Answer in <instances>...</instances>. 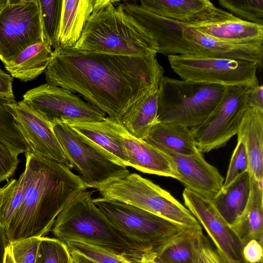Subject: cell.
<instances>
[{
  "label": "cell",
  "mask_w": 263,
  "mask_h": 263,
  "mask_svg": "<svg viewBox=\"0 0 263 263\" xmlns=\"http://www.w3.org/2000/svg\"><path fill=\"white\" fill-rule=\"evenodd\" d=\"M243 260L248 263H260L262 261V244L255 239L249 241L242 248Z\"/></svg>",
  "instance_id": "cell-39"
},
{
  "label": "cell",
  "mask_w": 263,
  "mask_h": 263,
  "mask_svg": "<svg viewBox=\"0 0 263 263\" xmlns=\"http://www.w3.org/2000/svg\"><path fill=\"white\" fill-rule=\"evenodd\" d=\"M183 35L195 49L196 55L250 61L256 63L258 68H262L263 42L232 43L208 36L189 26L184 28Z\"/></svg>",
  "instance_id": "cell-19"
},
{
  "label": "cell",
  "mask_w": 263,
  "mask_h": 263,
  "mask_svg": "<svg viewBox=\"0 0 263 263\" xmlns=\"http://www.w3.org/2000/svg\"><path fill=\"white\" fill-rule=\"evenodd\" d=\"M202 230L184 228L167 238L153 250L164 263H197Z\"/></svg>",
  "instance_id": "cell-26"
},
{
  "label": "cell",
  "mask_w": 263,
  "mask_h": 263,
  "mask_svg": "<svg viewBox=\"0 0 263 263\" xmlns=\"http://www.w3.org/2000/svg\"><path fill=\"white\" fill-rule=\"evenodd\" d=\"M199 258L202 263H226L208 239H204L200 243Z\"/></svg>",
  "instance_id": "cell-40"
},
{
  "label": "cell",
  "mask_w": 263,
  "mask_h": 263,
  "mask_svg": "<svg viewBox=\"0 0 263 263\" xmlns=\"http://www.w3.org/2000/svg\"><path fill=\"white\" fill-rule=\"evenodd\" d=\"M156 55L129 57L57 47L44 71L45 80L79 93L120 123L134 102L159 88L164 71Z\"/></svg>",
  "instance_id": "cell-1"
},
{
  "label": "cell",
  "mask_w": 263,
  "mask_h": 263,
  "mask_svg": "<svg viewBox=\"0 0 263 263\" xmlns=\"http://www.w3.org/2000/svg\"><path fill=\"white\" fill-rule=\"evenodd\" d=\"M4 263H15L11 253L9 245L6 248Z\"/></svg>",
  "instance_id": "cell-46"
},
{
  "label": "cell",
  "mask_w": 263,
  "mask_h": 263,
  "mask_svg": "<svg viewBox=\"0 0 263 263\" xmlns=\"http://www.w3.org/2000/svg\"><path fill=\"white\" fill-rule=\"evenodd\" d=\"M144 140L161 151L168 150L184 155L201 153L190 128L177 124L158 122Z\"/></svg>",
  "instance_id": "cell-25"
},
{
  "label": "cell",
  "mask_w": 263,
  "mask_h": 263,
  "mask_svg": "<svg viewBox=\"0 0 263 263\" xmlns=\"http://www.w3.org/2000/svg\"><path fill=\"white\" fill-rule=\"evenodd\" d=\"M119 4L153 36L158 45L157 53L167 56L197 54L193 46L183 35L186 24L153 13L137 3L120 1Z\"/></svg>",
  "instance_id": "cell-15"
},
{
  "label": "cell",
  "mask_w": 263,
  "mask_h": 263,
  "mask_svg": "<svg viewBox=\"0 0 263 263\" xmlns=\"http://www.w3.org/2000/svg\"><path fill=\"white\" fill-rule=\"evenodd\" d=\"M140 6L162 17L188 26L223 21L235 18L217 8L209 0H141Z\"/></svg>",
  "instance_id": "cell-16"
},
{
  "label": "cell",
  "mask_w": 263,
  "mask_h": 263,
  "mask_svg": "<svg viewBox=\"0 0 263 263\" xmlns=\"http://www.w3.org/2000/svg\"><path fill=\"white\" fill-rule=\"evenodd\" d=\"M23 101L51 125L95 122L106 117L103 111L63 87L47 83L28 90Z\"/></svg>",
  "instance_id": "cell-12"
},
{
  "label": "cell",
  "mask_w": 263,
  "mask_h": 263,
  "mask_svg": "<svg viewBox=\"0 0 263 263\" xmlns=\"http://www.w3.org/2000/svg\"><path fill=\"white\" fill-rule=\"evenodd\" d=\"M24 196L21 180L11 179L0 188V222L5 230L19 210Z\"/></svg>",
  "instance_id": "cell-31"
},
{
  "label": "cell",
  "mask_w": 263,
  "mask_h": 263,
  "mask_svg": "<svg viewBox=\"0 0 263 263\" xmlns=\"http://www.w3.org/2000/svg\"><path fill=\"white\" fill-rule=\"evenodd\" d=\"M212 37L235 44L263 42V25L238 18L188 26Z\"/></svg>",
  "instance_id": "cell-22"
},
{
  "label": "cell",
  "mask_w": 263,
  "mask_h": 263,
  "mask_svg": "<svg viewBox=\"0 0 263 263\" xmlns=\"http://www.w3.org/2000/svg\"><path fill=\"white\" fill-rule=\"evenodd\" d=\"M182 196L185 205L206 231L223 260L226 263H242V247L212 200L187 188Z\"/></svg>",
  "instance_id": "cell-13"
},
{
  "label": "cell",
  "mask_w": 263,
  "mask_h": 263,
  "mask_svg": "<svg viewBox=\"0 0 263 263\" xmlns=\"http://www.w3.org/2000/svg\"><path fill=\"white\" fill-rule=\"evenodd\" d=\"M45 39L54 49L61 18L62 0H40Z\"/></svg>",
  "instance_id": "cell-34"
},
{
  "label": "cell",
  "mask_w": 263,
  "mask_h": 263,
  "mask_svg": "<svg viewBox=\"0 0 263 263\" xmlns=\"http://www.w3.org/2000/svg\"><path fill=\"white\" fill-rule=\"evenodd\" d=\"M120 1L96 0L74 49L117 55L156 54L158 45L149 31L120 6Z\"/></svg>",
  "instance_id": "cell-3"
},
{
  "label": "cell",
  "mask_w": 263,
  "mask_h": 263,
  "mask_svg": "<svg viewBox=\"0 0 263 263\" xmlns=\"http://www.w3.org/2000/svg\"><path fill=\"white\" fill-rule=\"evenodd\" d=\"M251 193L248 204L239 218L230 228L242 248L250 240L263 241V182L250 174Z\"/></svg>",
  "instance_id": "cell-23"
},
{
  "label": "cell",
  "mask_w": 263,
  "mask_h": 263,
  "mask_svg": "<svg viewBox=\"0 0 263 263\" xmlns=\"http://www.w3.org/2000/svg\"><path fill=\"white\" fill-rule=\"evenodd\" d=\"M41 237H32L9 244L15 263H35Z\"/></svg>",
  "instance_id": "cell-37"
},
{
  "label": "cell",
  "mask_w": 263,
  "mask_h": 263,
  "mask_svg": "<svg viewBox=\"0 0 263 263\" xmlns=\"http://www.w3.org/2000/svg\"><path fill=\"white\" fill-rule=\"evenodd\" d=\"M7 2L8 0H0V12L3 10V9L5 7Z\"/></svg>",
  "instance_id": "cell-47"
},
{
  "label": "cell",
  "mask_w": 263,
  "mask_h": 263,
  "mask_svg": "<svg viewBox=\"0 0 263 263\" xmlns=\"http://www.w3.org/2000/svg\"><path fill=\"white\" fill-rule=\"evenodd\" d=\"M247 86H227L214 110L200 125L190 128L201 153L220 148L237 134L248 107Z\"/></svg>",
  "instance_id": "cell-11"
},
{
  "label": "cell",
  "mask_w": 263,
  "mask_h": 263,
  "mask_svg": "<svg viewBox=\"0 0 263 263\" xmlns=\"http://www.w3.org/2000/svg\"><path fill=\"white\" fill-rule=\"evenodd\" d=\"M97 190L104 199L132 205L183 227L202 230L190 211L169 192L136 173H129Z\"/></svg>",
  "instance_id": "cell-6"
},
{
  "label": "cell",
  "mask_w": 263,
  "mask_h": 263,
  "mask_svg": "<svg viewBox=\"0 0 263 263\" xmlns=\"http://www.w3.org/2000/svg\"><path fill=\"white\" fill-rule=\"evenodd\" d=\"M159 88H155L134 102L122 116L120 123L134 137L144 140L158 123Z\"/></svg>",
  "instance_id": "cell-29"
},
{
  "label": "cell",
  "mask_w": 263,
  "mask_h": 263,
  "mask_svg": "<svg viewBox=\"0 0 263 263\" xmlns=\"http://www.w3.org/2000/svg\"><path fill=\"white\" fill-rule=\"evenodd\" d=\"M128 158V166L144 173L172 177L178 180L179 174L170 155L132 135L119 122H116Z\"/></svg>",
  "instance_id": "cell-18"
},
{
  "label": "cell",
  "mask_w": 263,
  "mask_h": 263,
  "mask_svg": "<svg viewBox=\"0 0 263 263\" xmlns=\"http://www.w3.org/2000/svg\"><path fill=\"white\" fill-rule=\"evenodd\" d=\"M248 156L243 139L237 137V143L229 165L222 189L226 188L239 176L249 171Z\"/></svg>",
  "instance_id": "cell-36"
},
{
  "label": "cell",
  "mask_w": 263,
  "mask_h": 263,
  "mask_svg": "<svg viewBox=\"0 0 263 263\" xmlns=\"http://www.w3.org/2000/svg\"><path fill=\"white\" fill-rule=\"evenodd\" d=\"M96 4V0H62L55 48H72L75 45Z\"/></svg>",
  "instance_id": "cell-20"
},
{
  "label": "cell",
  "mask_w": 263,
  "mask_h": 263,
  "mask_svg": "<svg viewBox=\"0 0 263 263\" xmlns=\"http://www.w3.org/2000/svg\"><path fill=\"white\" fill-rule=\"evenodd\" d=\"M65 156L86 188L97 189L130 173L118 159L66 123L52 125Z\"/></svg>",
  "instance_id": "cell-7"
},
{
  "label": "cell",
  "mask_w": 263,
  "mask_h": 263,
  "mask_svg": "<svg viewBox=\"0 0 263 263\" xmlns=\"http://www.w3.org/2000/svg\"><path fill=\"white\" fill-rule=\"evenodd\" d=\"M130 262L132 263H164L153 252H146L140 259Z\"/></svg>",
  "instance_id": "cell-44"
},
{
  "label": "cell",
  "mask_w": 263,
  "mask_h": 263,
  "mask_svg": "<svg viewBox=\"0 0 263 263\" xmlns=\"http://www.w3.org/2000/svg\"><path fill=\"white\" fill-rule=\"evenodd\" d=\"M8 106L31 152L72 168L49 122L23 100Z\"/></svg>",
  "instance_id": "cell-14"
},
{
  "label": "cell",
  "mask_w": 263,
  "mask_h": 263,
  "mask_svg": "<svg viewBox=\"0 0 263 263\" xmlns=\"http://www.w3.org/2000/svg\"><path fill=\"white\" fill-rule=\"evenodd\" d=\"M19 162L17 156L0 145V183L14 175Z\"/></svg>",
  "instance_id": "cell-38"
},
{
  "label": "cell",
  "mask_w": 263,
  "mask_h": 263,
  "mask_svg": "<svg viewBox=\"0 0 263 263\" xmlns=\"http://www.w3.org/2000/svg\"><path fill=\"white\" fill-rule=\"evenodd\" d=\"M67 124L74 130L114 156L126 167L128 166V158L116 127V121L107 117L98 122Z\"/></svg>",
  "instance_id": "cell-24"
},
{
  "label": "cell",
  "mask_w": 263,
  "mask_h": 263,
  "mask_svg": "<svg viewBox=\"0 0 263 263\" xmlns=\"http://www.w3.org/2000/svg\"><path fill=\"white\" fill-rule=\"evenodd\" d=\"M9 245L5 228L0 222V263L4 262L6 248Z\"/></svg>",
  "instance_id": "cell-43"
},
{
  "label": "cell",
  "mask_w": 263,
  "mask_h": 263,
  "mask_svg": "<svg viewBox=\"0 0 263 263\" xmlns=\"http://www.w3.org/2000/svg\"><path fill=\"white\" fill-rule=\"evenodd\" d=\"M247 104L248 107L263 111V86L258 85L247 89Z\"/></svg>",
  "instance_id": "cell-41"
},
{
  "label": "cell",
  "mask_w": 263,
  "mask_h": 263,
  "mask_svg": "<svg viewBox=\"0 0 263 263\" xmlns=\"http://www.w3.org/2000/svg\"><path fill=\"white\" fill-rule=\"evenodd\" d=\"M226 88L164 77L159 87L158 122L189 128L200 125L217 106Z\"/></svg>",
  "instance_id": "cell-5"
},
{
  "label": "cell",
  "mask_w": 263,
  "mask_h": 263,
  "mask_svg": "<svg viewBox=\"0 0 263 263\" xmlns=\"http://www.w3.org/2000/svg\"><path fill=\"white\" fill-rule=\"evenodd\" d=\"M13 78L12 76L0 69V96L9 99H15L12 83Z\"/></svg>",
  "instance_id": "cell-42"
},
{
  "label": "cell",
  "mask_w": 263,
  "mask_h": 263,
  "mask_svg": "<svg viewBox=\"0 0 263 263\" xmlns=\"http://www.w3.org/2000/svg\"><path fill=\"white\" fill-rule=\"evenodd\" d=\"M93 202L116 229L151 252L185 228L120 201L99 197Z\"/></svg>",
  "instance_id": "cell-8"
},
{
  "label": "cell",
  "mask_w": 263,
  "mask_h": 263,
  "mask_svg": "<svg viewBox=\"0 0 263 263\" xmlns=\"http://www.w3.org/2000/svg\"><path fill=\"white\" fill-rule=\"evenodd\" d=\"M50 43L47 41L36 43L22 51L5 64L13 78L27 82L35 79L44 72L52 57Z\"/></svg>",
  "instance_id": "cell-28"
},
{
  "label": "cell",
  "mask_w": 263,
  "mask_h": 263,
  "mask_svg": "<svg viewBox=\"0 0 263 263\" xmlns=\"http://www.w3.org/2000/svg\"><path fill=\"white\" fill-rule=\"evenodd\" d=\"M45 40L40 0H8L0 12V60L4 65Z\"/></svg>",
  "instance_id": "cell-10"
},
{
  "label": "cell",
  "mask_w": 263,
  "mask_h": 263,
  "mask_svg": "<svg viewBox=\"0 0 263 263\" xmlns=\"http://www.w3.org/2000/svg\"><path fill=\"white\" fill-rule=\"evenodd\" d=\"M94 191H84L73 198L56 218L52 231L65 243L80 241L132 261L151 252L116 229L93 202Z\"/></svg>",
  "instance_id": "cell-4"
},
{
  "label": "cell",
  "mask_w": 263,
  "mask_h": 263,
  "mask_svg": "<svg viewBox=\"0 0 263 263\" xmlns=\"http://www.w3.org/2000/svg\"><path fill=\"white\" fill-rule=\"evenodd\" d=\"M25 156V168L19 177L24 198L6 229L9 244L44 237L65 205L87 189L79 176L64 163L31 152Z\"/></svg>",
  "instance_id": "cell-2"
},
{
  "label": "cell",
  "mask_w": 263,
  "mask_h": 263,
  "mask_svg": "<svg viewBox=\"0 0 263 263\" xmlns=\"http://www.w3.org/2000/svg\"><path fill=\"white\" fill-rule=\"evenodd\" d=\"M247 150L249 172L258 182H263V111L247 107L237 133Z\"/></svg>",
  "instance_id": "cell-21"
},
{
  "label": "cell",
  "mask_w": 263,
  "mask_h": 263,
  "mask_svg": "<svg viewBox=\"0 0 263 263\" xmlns=\"http://www.w3.org/2000/svg\"><path fill=\"white\" fill-rule=\"evenodd\" d=\"M35 263H74L67 245L57 238L42 237Z\"/></svg>",
  "instance_id": "cell-32"
},
{
  "label": "cell",
  "mask_w": 263,
  "mask_h": 263,
  "mask_svg": "<svg viewBox=\"0 0 263 263\" xmlns=\"http://www.w3.org/2000/svg\"><path fill=\"white\" fill-rule=\"evenodd\" d=\"M74 263H96L84 256L74 251H70Z\"/></svg>",
  "instance_id": "cell-45"
},
{
  "label": "cell",
  "mask_w": 263,
  "mask_h": 263,
  "mask_svg": "<svg viewBox=\"0 0 263 263\" xmlns=\"http://www.w3.org/2000/svg\"><path fill=\"white\" fill-rule=\"evenodd\" d=\"M15 101L0 96V145L18 156L30 151L11 114L8 104Z\"/></svg>",
  "instance_id": "cell-30"
},
{
  "label": "cell",
  "mask_w": 263,
  "mask_h": 263,
  "mask_svg": "<svg viewBox=\"0 0 263 263\" xmlns=\"http://www.w3.org/2000/svg\"><path fill=\"white\" fill-rule=\"evenodd\" d=\"M167 58L173 70L183 80L225 86L259 85L258 67L254 62L195 54L171 55Z\"/></svg>",
  "instance_id": "cell-9"
},
{
  "label": "cell",
  "mask_w": 263,
  "mask_h": 263,
  "mask_svg": "<svg viewBox=\"0 0 263 263\" xmlns=\"http://www.w3.org/2000/svg\"><path fill=\"white\" fill-rule=\"evenodd\" d=\"M245 262H246V263H248V262H246V261H245ZM260 263H262V261H261V262H260Z\"/></svg>",
  "instance_id": "cell-48"
},
{
  "label": "cell",
  "mask_w": 263,
  "mask_h": 263,
  "mask_svg": "<svg viewBox=\"0 0 263 263\" xmlns=\"http://www.w3.org/2000/svg\"><path fill=\"white\" fill-rule=\"evenodd\" d=\"M218 2L238 18L263 25V0H218Z\"/></svg>",
  "instance_id": "cell-33"
},
{
  "label": "cell",
  "mask_w": 263,
  "mask_h": 263,
  "mask_svg": "<svg viewBox=\"0 0 263 263\" xmlns=\"http://www.w3.org/2000/svg\"><path fill=\"white\" fill-rule=\"evenodd\" d=\"M70 251H74L96 263H132L123 257L80 241L66 243Z\"/></svg>",
  "instance_id": "cell-35"
},
{
  "label": "cell",
  "mask_w": 263,
  "mask_h": 263,
  "mask_svg": "<svg viewBox=\"0 0 263 263\" xmlns=\"http://www.w3.org/2000/svg\"><path fill=\"white\" fill-rule=\"evenodd\" d=\"M179 174L178 180L187 188L212 200L222 190L224 178L217 168L207 162L201 153L184 155L168 150Z\"/></svg>",
  "instance_id": "cell-17"
},
{
  "label": "cell",
  "mask_w": 263,
  "mask_h": 263,
  "mask_svg": "<svg viewBox=\"0 0 263 263\" xmlns=\"http://www.w3.org/2000/svg\"><path fill=\"white\" fill-rule=\"evenodd\" d=\"M251 180L249 171L239 176L212 200L219 213L231 227L244 212L249 201Z\"/></svg>",
  "instance_id": "cell-27"
}]
</instances>
